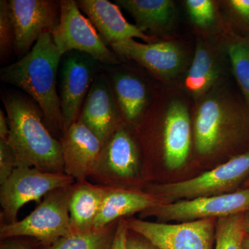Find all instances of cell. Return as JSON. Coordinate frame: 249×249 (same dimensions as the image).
<instances>
[{"instance_id": "28", "label": "cell", "mask_w": 249, "mask_h": 249, "mask_svg": "<svg viewBox=\"0 0 249 249\" xmlns=\"http://www.w3.org/2000/svg\"><path fill=\"white\" fill-rule=\"evenodd\" d=\"M17 166L16 154L9 142L0 140V185L11 176Z\"/></svg>"}, {"instance_id": "1", "label": "cell", "mask_w": 249, "mask_h": 249, "mask_svg": "<svg viewBox=\"0 0 249 249\" xmlns=\"http://www.w3.org/2000/svg\"><path fill=\"white\" fill-rule=\"evenodd\" d=\"M193 143L210 157L245 142L249 136V106L227 79L194 104Z\"/></svg>"}, {"instance_id": "27", "label": "cell", "mask_w": 249, "mask_h": 249, "mask_svg": "<svg viewBox=\"0 0 249 249\" xmlns=\"http://www.w3.org/2000/svg\"><path fill=\"white\" fill-rule=\"evenodd\" d=\"M15 33L8 1H0V57L5 60L14 51Z\"/></svg>"}, {"instance_id": "35", "label": "cell", "mask_w": 249, "mask_h": 249, "mask_svg": "<svg viewBox=\"0 0 249 249\" xmlns=\"http://www.w3.org/2000/svg\"><path fill=\"white\" fill-rule=\"evenodd\" d=\"M243 249H249V234L246 235L243 243Z\"/></svg>"}, {"instance_id": "19", "label": "cell", "mask_w": 249, "mask_h": 249, "mask_svg": "<svg viewBox=\"0 0 249 249\" xmlns=\"http://www.w3.org/2000/svg\"><path fill=\"white\" fill-rule=\"evenodd\" d=\"M121 121L126 126L137 127L151 105L153 92L142 77L129 71H117L108 78Z\"/></svg>"}, {"instance_id": "12", "label": "cell", "mask_w": 249, "mask_h": 249, "mask_svg": "<svg viewBox=\"0 0 249 249\" xmlns=\"http://www.w3.org/2000/svg\"><path fill=\"white\" fill-rule=\"evenodd\" d=\"M229 64L225 49L217 34L200 32L189 68L180 88L196 103L218 84L228 79Z\"/></svg>"}, {"instance_id": "30", "label": "cell", "mask_w": 249, "mask_h": 249, "mask_svg": "<svg viewBox=\"0 0 249 249\" xmlns=\"http://www.w3.org/2000/svg\"><path fill=\"white\" fill-rule=\"evenodd\" d=\"M132 232L133 234H131L128 229L124 249H159L142 235Z\"/></svg>"}, {"instance_id": "9", "label": "cell", "mask_w": 249, "mask_h": 249, "mask_svg": "<svg viewBox=\"0 0 249 249\" xmlns=\"http://www.w3.org/2000/svg\"><path fill=\"white\" fill-rule=\"evenodd\" d=\"M60 6V20L52 35L62 55L77 51L104 65L120 64V57L108 48L89 18L80 12L77 1L61 0Z\"/></svg>"}, {"instance_id": "10", "label": "cell", "mask_w": 249, "mask_h": 249, "mask_svg": "<svg viewBox=\"0 0 249 249\" xmlns=\"http://www.w3.org/2000/svg\"><path fill=\"white\" fill-rule=\"evenodd\" d=\"M75 183L65 173H49L27 165H18L0 187V204L6 223L16 222L24 204L39 201L51 191Z\"/></svg>"}, {"instance_id": "2", "label": "cell", "mask_w": 249, "mask_h": 249, "mask_svg": "<svg viewBox=\"0 0 249 249\" xmlns=\"http://www.w3.org/2000/svg\"><path fill=\"white\" fill-rule=\"evenodd\" d=\"M10 132L8 142L18 165L49 173H65L61 142L45 124V116L30 97L18 93L2 95Z\"/></svg>"}, {"instance_id": "20", "label": "cell", "mask_w": 249, "mask_h": 249, "mask_svg": "<svg viewBox=\"0 0 249 249\" xmlns=\"http://www.w3.org/2000/svg\"><path fill=\"white\" fill-rule=\"evenodd\" d=\"M162 203L147 191L137 188L107 187L93 229H102L111 223L136 213H142Z\"/></svg>"}, {"instance_id": "16", "label": "cell", "mask_w": 249, "mask_h": 249, "mask_svg": "<svg viewBox=\"0 0 249 249\" xmlns=\"http://www.w3.org/2000/svg\"><path fill=\"white\" fill-rule=\"evenodd\" d=\"M78 120L103 145L115 132L121 119L107 76L98 74L93 80Z\"/></svg>"}, {"instance_id": "11", "label": "cell", "mask_w": 249, "mask_h": 249, "mask_svg": "<svg viewBox=\"0 0 249 249\" xmlns=\"http://www.w3.org/2000/svg\"><path fill=\"white\" fill-rule=\"evenodd\" d=\"M249 211V188L227 194L160 203L141 213V217H155L161 222H185L229 217Z\"/></svg>"}, {"instance_id": "25", "label": "cell", "mask_w": 249, "mask_h": 249, "mask_svg": "<svg viewBox=\"0 0 249 249\" xmlns=\"http://www.w3.org/2000/svg\"><path fill=\"white\" fill-rule=\"evenodd\" d=\"M246 235L245 213L219 218L215 226L214 249H243Z\"/></svg>"}, {"instance_id": "15", "label": "cell", "mask_w": 249, "mask_h": 249, "mask_svg": "<svg viewBox=\"0 0 249 249\" xmlns=\"http://www.w3.org/2000/svg\"><path fill=\"white\" fill-rule=\"evenodd\" d=\"M8 7L14 29V52L19 58L31 52L44 33L53 32L60 20V1L9 0Z\"/></svg>"}, {"instance_id": "23", "label": "cell", "mask_w": 249, "mask_h": 249, "mask_svg": "<svg viewBox=\"0 0 249 249\" xmlns=\"http://www.w3.org/2000/svg\"><path fill=\"white\" fill-rule=\"evenodd\" d=\"M217 35L241 94L249 106V33L239 30L231 22H222Z\"/></svg>"}, {"instance_id": "17", "label": "cell", "mask_w": 249, "mask_h": 249, "mask_svg": "<svg viewBox=\"0 0 249 249\" xmlns=\"http://www.w3.org/2000/svg\"><path fill=\"white\" fill-rule=\"evenodd\" d=\"M64 172L76 181L89 179L103 145L79 120L67 129L61 140Z\"/></svg>"}, {"instance_id": "32", "label": "cell", "mask_w": 249, "mask_h": 249, "mask_svg": "<svg viewBox=\"0 0 249 249\" xmlns=\"http://www.w3.org/2000/svg\"><path fill=\"white\" fill-rule=\"evenodd\" d=\"M9 124L7 116L2 109H0V140L8 141L9 137Z\"/></svg>"}, {"instance_id": "18", "label": "cell", "mask_w": 249, "mask_h": 249, "mask_svg": "<svg viewBox=\"0 0 249 249\" xmlns=\"http://www.w3.org/2000/svg\"><path fill=\"white\" fill-rule=\"evenodd\" d=\"M77 3L107 45L126 39L139 38L146 43L160 41L127 22L118 4L107 0H79Z\"/></svg>"}, {"instance_id": "21", "label": "cell", "mask_w": 249, "mask_h": 249, "mask_svg": "<svg viewBox=\"0 0 249 249\" xmlns=\"http://www.w3.org/2000/svg\"><path fill=\"white\" fill-rule=\"evenodd\" d=\"M107 187L88 181H76L71 186L69 209L73 233L89 231L106 196Z\"/></svg>"}, {"instance_id": "4", "label": "cell", "mask_w": 249, "mask_h": 249, "mask_svg": "<svg viewBox=\"0 0 249 249\" xmlns=\"http://www.w3.org/2000/svg\"><path fill=\"white\" fill-rule=\"evenodd\" d=\"M193 107L194 103L178 85H165L153 91L145 114L158 125L160 153L168 170L179 169L191 153Z\"/></svg>"}, {"instance_id": "24", "label": "cell", "mask_w": 249, "mask_h": 249, "mask_svg": "<svg viewBox=\"0 0 249 249\" xmlns=\"http://www.w3.org/2000/svg\"><path fill=\"white\" fill-rule=\"evenodd\" d=\"M119 221L102 229L62 237L52 245L47 246L45 249H110Z\"/></svg>"}, {"instance_id": "14", "label": "cell", "mask_w": 249, "mask_h": 249, "mask_svg": "<svg viewBox=\"0 0 249 249\" xmlns=\"http://www.w3.org/2000/svg\"><path fill=\"white\" fill-rule=\"evenodd\" d=\"M98 62L91 55L71 51L60 62V101L64 134L78 121L93 80L98 75Z\"/></svg>"}, {"instance_id": "5", "label": "cell", "mask_w": 249, "mask_h": 249, "mask_svg": "<svg viewBox=\"0 0 249 249\" xmlns=\"http://www.w3.org/2000/svg\"><path fill=\"white\" fill-rule=\"evenodd\" d=\"M70 191L71 186L51 191L36 209L22 220L1 224V240L34 237L47 247L73 234L69 209Z\"/></svg>"}, {"instance_id": "31", "label": "cell", "mask_w": 249, "mask_h": 249, "mask_svg": "<svg viewBox=\"0 0 249 249\" xmlns=\"http://www.w3.org/2000/svg\"><path fill=\"white\" fill-rule=\"evenodd\" d=\"M128 228L126 224L125 219H119L118 223L115 237L110 249H124L126 239H127Z\"/></svg>"}, {"instance_id": "36", "label": "cell", "mask_w": 249, "mask_h": 249, "mask_svg": "<svg viewBox=\"0 0 249 249\" xmlns=\"http://www.w3.org/2000/svg\"><path fill=\"white\" fill-rule=\"evenodd\" d=\"M245 186L247 187V188H249V178H247V179L246 180Z\"/></svg>"}, {"instance_id": "7", "label": "cell", "mask_w": 249, "mask_h": 249, "mask_svg": "<svg viewBox=\"0 0 249 249\" xmlns=\"http://www.w3.org/2000/svg\"><path fill=\"white\" fill-rule=\"evenodd\" d=\"M110 47L120 58L137 62L165 85H175L183 78L193 56L186 44L170 39L153 43L126 39Z\"/></svg>"}, {"instance_id": "34", "label": "cell", "mask_w": 249, "mask_h": 249, "mask_svg": "<svg viewBox=\"0 0 249 249\" xmlns=\"http://www.w3.org/2000/svg\"><path fill=\"white\" fill-rule=\"evenodd\" d=\"M247 212V214H245V229L247 233L249 234V211Z\"/></svg>"}, {"instance_id": "33", "label": "cell", "mask_w": 249, "mask_h": 249, "mask_svg": "<svg viewBox=\"0 0 249 249\" xmlns=\"http://www.w3.org/2000/svg\"><path fill=\"white\" fill-rule=\"evenodd\" d=\"M0 249H31L29 247L18 242H6L1 244Z\"/></svg>"}, {"instance_id": "29", "label": "cell", "mask_w": 249, "mask_h": 249, "mask_svg": "<svg viewBox=\"0 0 249 249\" xmlns=\"http://www.w3.org/2000/svg\"><path fill=\"white\" fill-rule=\"evenodd\" d=\"M227 4L235 18L232 25L241 31L249 33V0H229Z\"/></svg>"}, {"instance_id": "6", "label": "cell", "mask_w": 249, "mask_h": 249, "mask_svg": "<svg viewBox=\"0 0 249 249\" xmlns=\"http://www.w3.org/2000/svg\"><path fill=\"white\" fill-rule=\"evenodd\" d=\"M249 177V150L196 178L164 184L150 185L149 193L162 203L232 193Z\"/></svg>"}, {"instance_id": "26", "label": "cell", "mask_w": 249, "mask_h": 249, "mask_svg": "<svg viewBox=\"0 0 249 249\" xmlns=\"http://www.w3.org/2000/svg\"><path fill=\"white\" fill-rule=\"evenodd\" d=\"M187 11L192 22L199 29H209L216 20V6L211 0H187Z\"/></svg>"}, {"instance_id": "22", "label": "cell", "mask_w": 249, "mask_h": 249, "mask_svg": "<svg viewBox=\"0 0 249 249\" xmlns=\"http://www.w3.org/2000/svg\"><path fill=\"white\" fill-rule=\"evenodd\" d=\"M116 2L132 16L136 26L143 33L163 35L175 22L176 6L171 0H116Z\"/></svg>"}, {"instance_id": "3", "label": "cell", "mask_w": 249, "mask_h": 249, "mask_svg": "<svg viewBox=\"0 0 249 249\" xmlns=\"http://www.w3.org/2000/svg\"><path fill=\"white\" fill-rule=\"evenodd\" d=\"M62 56L52 33H44L29 53L1 69L0 78L3 83L27 93L40 108L46 122L63 137V118L57 89V75Z\"/></svg>"}, {"instance_id": "8", "label": "cell", "mask_w": 249, "mask_h": 249, "mask_svg": "<svg viewBox=\"0 0 249 249\" xmlns=\"http://www.w3.org/2000/svg\"><path fill=\"white\" fill-rule=\"evenodd\" d=\"M140 151L137 141L121 121L115 132L103 144L89 179L110 188H131L140 175Z\"/></svg>"}, {"instance_id": "13", "label": "cell", "mask_w": 249, "mask_h": 249, "mask_svg": "<svg viewBox=\"0 0 249 249\" xmlns=\"http://www.w3.org/2000/svg\"><path fill=\"white\" fill-rule=\"evenodd\" d=\"M129 231L146 239L159 249H211L215 226L214 219L179 224L125 219Z\"/></svg>"}]
</instances>
